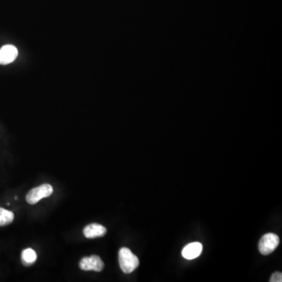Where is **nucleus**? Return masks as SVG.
<instances>
[{
	"mask_svg": "<svg viewBox=\"0 0 282 282\" xmlns=\"http://www.w3.org/2000/svg\"><path fill=\"white\" fill-rule=\"evenodd\" d=\"M280 243L279 236L273 233L264 234L259 242V251L262 255L271 254L278 248Z\"/></svg>",
	"mask_w": 282,
	"mask_h": 282,
	"instance_id": "obj_2",
	"label": "nucleus"
},
{
	"mask_svg": "<svg viewBox=\"0 0 282 282\" xmlns=\"http://www.w3.org/2000/svg\"><path fill=\"white\" fill-rule=\"evenodd\" d=\"M14 214L9 210L0 208V226H6L13 222Z\"/></svg>",
	"mask_w": 282,
	"mask_h": 282,
	"instance_id": "obj_9",
	"label": "nucleus"
},
{
	"mask_svg": "<svg viewBox=\"0 0 282 282\" xmlns=\"http://www.w3.org/2000/svg\"><path fill=\"white\" fill-rule=\"evenodd\" d=\"M271 282H282V274L281 272H275L271 276L270 279Z\"/></svg>",
	"mask_w": 282,
	"mask_h": 282,
	"instance_id": "obj_10",
	"label": "nucleus"
},
{
	"mask_svg": "<svg viewBox=\"0 0 282 282\" xmlns=\"http://www.w3.org/2000/svg\"><path fill=\"white\" fill-rule=\"evenodd\" d=\"M54 192V188L51 184L45 183L40 187L31 190L27 194L26 201L30 205H35L40 202L41 199L51 196Z\"/></svg>",
	"mask_w": 282,
	"mask_h": 282,
	"instance_id": "obj_3",
	"label": "nucleus"
},
{
	"mask_svg": "<svg viewBox=\"0 0 282 282\" xmlns=\"http://www.w3.org/2000/svg\"><path fill=\"white\" fill-rule=\"evenodd\" d=\"M106 233V227L98 224H92V225H88L83 230V234L87 238L103 237Z\"/></svg>",
	"mask_w": 282,
	"mask_h": 282,
	"instance_id": "obj_7",
	"label": "nucleus"
},
{
	"mask_svg": "<svg viewBox=\"0 0 282 282\" xmlns=\"http://www.w3.org/2000/svg\"><path fill=\"white\" fill-rule=\"evenodd\" d=\"M37 259V255L35 250L32 249H26L22 251L21 253V261L22 264L26 267L35 264Z\"/></svg>",
	"mask_w": 282,
	"mask_h": 282,
	"instance_id": "obj_8",
	"label": "nucleus"
},
{
	"mask_svg": "<svg viewBox=\"0 0 282 282\" xmlns=\"http://www.w3.org/2000/svg\"><path fill=\"white\" fill-rule=\"evenodd\" d=\"M79 267L82 271H94L96 272H101L105 267L103 260L99 256H91L90 257H84L79 263Z\"/></svg>",
	"mask_w": 282,
	"mask_h": 282,
	"instance_id": "obj_4",
	"label": "nucleus"
},
{
	"mask_svg": "<svg viewBox=\"0 0 282 282\" xmlns=\"http://www.w3.org/2000/svg\"><path fill=\"white\" fill-rule=\"evenodd\" d=\"M18 55L17 47L13 45H5L0 49V64H10L16 60Z\"/></svg>",
	"mask_w": 282,
	"mask_h": 282,
	"instance_id": "obj_5",
	"label": "nucleus"
},
{
	"mask_svg": "<svg viewBox=\"0 0 282 282\" xmlns=\"http://www.w3.org/2000/svg\"><path fill=\"white\" fill-rule=\"evenodd\" d=\"M202 245L199 242L190 243L182 251V256L187 260H194L200 256L202 252Z\"/></svg>",
	"mask_w": 282,
	"mask_h": 282,
	"instance_id": "obj_6",
	"label": "nucleus"
},
{
	"mask_svg": "<svg viewBox=\"0 0 282 282\" xmlns=\"http://www.w3.org/2000/svg\"><path fill=\"white\" fill-rule=\"evenodd\" d=\"M118 262L121 271L125 274L132 273L140 264L138 257L125 247L121 248L118 252Z\"/></svg>",
	"mask_w": 282,
	"mask_h": 282,
	"instance_id": "obj_1",
	"label": "nucleus"
}]
</instances>
